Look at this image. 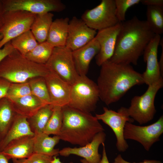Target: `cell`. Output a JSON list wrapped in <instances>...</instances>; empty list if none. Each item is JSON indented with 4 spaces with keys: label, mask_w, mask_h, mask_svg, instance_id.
Instances as JSON below:
<instances>
[{
    "label": "cell",
    "mask_w": 163,
    "mask_h": 163,
    "mask_svg": "<svg viewBox=\"0 0 163 163\" xmlns=\"http://www.w3.org/2000/svg\"><path fill=\"white\" fill-rule=\"evenodd\" d=\"M34 136L22 137L10 143L1 152L9 160L28 158L34 153Z\"/></svg>",
    "instance_id": "d6986e66"
},
{
    "label": "cell",
    "mask_w": 163,
    "mask_h": 163,
    "mask_svg": "<svg viewBox=\"0 0 163 163\" xmlns=\"http://www.w3.org/2000/svg\"><path fill=\"white\" fill-rule=\"evenodd\" d=\"M101 67L97 84L100 99L107 106L118 101L132 87L144 83L142 74L130 64L108 60Z\"/></svg>",
    "instance_id": "7a4b0ae2"
},
{
    "label": "cell",
    "mask_w": 163,
    "mask_h": 163,
    "mask_svg": "<svg viewBox=\"0 0 163 163\" xmlns=\"http://www.w3.org/2000/svg\"><path fill=\"white\" fill-rule=\"evenodd\" d=\"M97 33L96 30L89 27L81 18L74 16L69 22L66 46L74 51L89 43Z\"/></svg>",
    "instance_id": "4fadbf2b"
},
{
    "label": "cell",
    "mask_w": 163,
    "mask_h": 163,
    "mask_svg": "<svg viewBox=\"0 0 163 163\" xmlns=\"http://www.w3.org/2000/svg\"><path fill=\"white\" fill-rule=\"evenodd\" d=\"M163 86V79L161 77L158 81L148 85L143 94L134 97L131 100L130 106L127 108L130 117L140 125L152 120L156 111L154 104L155 97Z\"/></svg>",
    "instance_id": "8992f818"
},
{
    "label": "cell",
    "mask_w": 163,
    "mask_h": 163,
    "mask_svg": "<svg viewBox=\"0 0 163 163\" xmlns=\"http://www.w3.org/2000/svg\"><path fill=\"white\" fill-rule=\"evenodd\" d=\"M106 135L104 131L96 134L91 141L79 148L65 147L59 150V155L65 157L75 155L84 158L89 163H99L101 156L98 152L99 146L104 143Z\"/></svg>",
    "instance_id": "e0dca14e"
},
{
    "label": "cell",
    "mask_w": 163,
    "mask_h": 163,
    "mask_svg": "<svg viewBox=\"0 0 163 163\" xmlns=\"http://www.w3.org/2000/svg\"><path fill=\"white\" fill-rule=\"evenodd\" d=\"M46 64L50 69L71 85L79 77L75 67L72 51L66 46L54 47Z\"/></svg>",
    "instance_id": "9c48e42d"
},
{
    "label": "cell",
    "mask_w": 163,
    "mask_h": 163,
    "mask_svg": "<svg viewBox=\"0 0 163 163\" xmlns=\"http://www.w3.org/2000/svg\"><path fill=\"white\" fill-rule=\"evenodd\" d=\"M32 94L45 104H50L49 92L44 77H37L28 81Z\"/></svg>",
    "instance_id": "f546056e"
},
{
    "label": "cell",
    "mask_w": 163,
    "mask_h": 163,
    "mask_svg": "<svg viewBox=\"0 0 163 163\" xmlns=\"http://www.w3.org/2000/svg\"><path fill=\"white\" fill-rule=\"evenodd\" d=\"M113 163H162L159 161L154 160L145 159L143 162L139 163L130 162L123 159L120 154L118 155L115 158Z\"/></svg>",
    "instance_id": "8d00e7d4"
},
{
    "label": "cell",
    "mask_w": 163,
    "mask_h": 163,
    "mask_svg": "<svg viewBox=\"0 0 163 163\" xmlns=\"http://www.w3.org/2000/svg\"><path fill=\"white\" fill-rule=\"evenodd\" d=\"M81 19L89 27L98 31L120 23L116 14L115 0H102L95 7L85 11Z\"/></svg>",
    "instance_id": "ba28073f"
},
{
    "label": "cell",
    "mask_w": 163,
    "mask_h": 163,
    "mask_svg": "<svg viewBox=\"0 0 163 163\" xmlns=\"http://www.w3.org/2000/svg\"><path fill=\"white\" fill-rule=\"evenodd\" d=\"M10 83L6 79L0 78V99L6 97Z\"/></svg>",
    "instance_id": "d590c367"
},
{
    "label": "cell",
    "mask_w": 163,
    "mask_h": 163,
    "mask_svg": "<svg viewBox=\"0 0 163 163\" xmlns=\"http://www.w3.org/2000/svg\"><path fill=\"white\" fill-rule=\"evenodd\" d=\"M31 94L28 81L21 83H11L6 97L9 99L17 98Z\"/></svg>",
    "instance_id": "1f68e13d"
},
{
    "label": "cell",
    "mask_w": 163,
    "mask_h": 163,
    "mask_svg": "<svg viewBox=\"0 0 163 163\" xmlns=\"http://www.w3.org/2000/svg\"><path fill=\"white\" fill-rule=\"evenodd\" d=\"M36 14L22 10L5 11L0 28V49L12 39L30 30Z\"/></svg>",
    "instance_id": "52a82bcc"
},
{
    "label": "cell",
    "mask_w": 163,
    "mask_h": 163,
    "mask_svg": "<svg viewBox=\"0 0 163 163\" xmlns=\"http://www.w3.org/2000/svg\"><path fill=\"white\" fill-rule=\"evenodd\" d=\"M53 106L46 104L35 114L27 119L31 131L34 135L43 133L44 129L53 112Z\"/></svg>",
    "instance_id": "484cf974"
},
{
    "label": "cell",
    "mask_w": 163,
    "mask_h": 163,
    "mask_svg": "<svg viewBox=\"0 0 163 163\" xmlns=\"http://www.w3.org/2000/svg\"><path fill=\"white\" fill-rule=\"evenodd\" d=\"M16 114L10 99L5 97L0 99V141L7 133Z\"/></svg>",
    "instance_id": "d4e9b609"
},
{
    "label": "cell",
    "mask_w": 163,
    "mask_h": 163,
    "mask_svg": "<svg viewBox=\"0 0 163 163\" xmlns=\"http://www.w3.org/2000/svg\"><path fill=\"white\" fill-rule=\"evenodd\" d=\"M99 99L97 83L86 75L79 76L72 85L70 99L68 105L90 113L96 109Z\"/></svg>",
    "instance_id": "5b68a950"
},
{
    "label": "cell",
    "mask_w": 163,
    "mask_h": 163,
    "mask_svg": "<svg viewBox=\"0 0 163 163\" xmlns=\"http://www.w3.org/2000/svg\"><path fill=\"white\" fill-rule=\"evenodd\" d=\"M62 123L58 136L60 140L83 146L90 142L95 135L104 131L95 116L67 105L62 107Z\"/></svg>",
    "instance_id": "3957f363"
},
{
    "label": "cell",
    "mask_w": 163,
    "mask_h": 163,
    "mask_svg": "<svg viewBox=\"0 0 163 163\" xmlns=\"http://www.w3.org/2000/svg\"><path fill=\"white\" fill-rule=\"evenodd\" d=\"M146 20L149 26L156 35L163 33V7L147 6Z\"/></svg>",
    "instance_id": "f1b7e54d"
},
{
    "label": "cell",
    "mask_w": 163,
    "mask_h": 163,
    "mask_svg": "<svg viewBox=\"0 0 163 163\" xmlns=\"http://www.w3.org/2000/svg\"><path fill=\"white\" fill-rule=\"evenodd\" d=\"M3 37L2 35L0 34V40H1Z\"/></svg>",
    "instance_id": "f6af8a7d"
},
{
    "label": "cell",
    "mask_w": 163,
    "mask_h": 163,
    "mask_svg": "<svg viewBox=\"0 0 163 163\" xmlns=\"http://www.w3.org/2000/svg\"><path fill=\"white\" fill-rule=\"evenodd\" d=\"M100 50L99 44L94 38L86 45L72 51L75 67L79 75H86L91 61L98 54Z\"/></svg>",
    "instance_id": "ac0fdd59"
},
{
    "label": "cell",
    "mask_w": 163,
    "mask_h": 163,
    "mask_svg": "<svg viewBox=\"0 0 163 163\" xmlns=\"http://www.w3.org/2000/svg\"><path fill=\"white\" fill-rule=\"evenodd\" d=\"M5 12V10L3 3L0 0V28L1 26L3 14Z\"/></svg>",
    "instance_id": "60d3db41"
},
{
    "label": "cell",
    "mask_w": 163,
    "mask_h": 163,
    "mask_svg": "<svg viewBox=\"0 0 163 163\" xmlns=\"http://www.w3.org/2000/svg\"><path fill=\"white\" fill-rule=\"evenodd\" d=\"M146 21L134 16L121 22L113 54L109 61L117 63L137 65L139 57L155 35Z\"/></svg>",
    "instance_id": "6da1fadb"
},
{
    "label": "cell",
    "mask_w": 163,
    "mask_h": 163,
    "mask_svg": "<svg viewBox=\"0 0 163 163\" xmlns=\"http://www.w3.org/2000/svg\"><path fill=\"white\" fill-rule=\"evenodd\" d=\"M10 42L14 48L24 56L38 44L30 30L13 39Z\"/></svg>",
    "instance_id": "83f0119b"
},
{
    "label": "cell",
    "mask_w": 163,
    "mask_h": 163,
    "mask_svg": "<svg viewBox=\"0 0 163 163\" xmlns=\"http://www.w3.org/2000/svg\"><path fill=\"white\" fill-rule=\"evenodd\" d=\"M13 163H30L29 159H12Z\"/></svg>",
    "instance_id": "7bdbcfd3"
},
{
    "label": "cell",
    "mask_w": 163,
    "mask_h": 163,
    "mask_svg": "<svg viewBox=\"0 0 163 163\" xmlns=\"http://www.w3.org/2000/svg\"><path fill=\"white\" fill-rule=\"evenodd\" d=\"M53 17L51 12L36 15L30 30L38 43L46 41Z\"/></svg>",
    "instance_id": "cb8c5ba5"
},
{
    "label": "cell",
    "mask_w": 163,
    "mask_h": 163,
    "mask_svg": "<svg viewBox=\"0 0 163 163\" xmlns=\"http://www.w3.org/2000/svg\"><path fill=\"white\" fill-rule=\"evenodd\" d=\"M102 144L103 147L102 155L99 163H110L107 155L104 144L103 143Z\"/></svg>",
    "instance_id": "ab89813d"
},
{
    "label": "cell",
    "mask_w": 163,
    "mask_h": 163,
    "mask_svg": "<svg viewBox=\"0 0 163 163\" xmlns=\"http://www.w3.org/2000/svg\"><path fill=\"white\" fill-rule=\"evenodd\" d=\"M57 156H53L52 161V163H62L60 161V159L56 157ZM81 162L82 163H89L85 159H83L80 160Z\"/></svg>",
    "instance_id": "b9f144b4"
},
{
    "label": "cell",
    "mask_w": 163,
    "mask_h": 163,
    "mask_svg": "<svg viewBox=\"0 0 163 163\" xmlns=\"http://www.w3.org/2000/svg\"><path fill=\"white\" fill-rule=\"evenodd\" d=\"M103 110V113L96 114L95 116L98 120L102 121L112 130L116 138V146L117 150L120 152H125L128 149L129 145L124 138V128L126 122L132 123L134 120L129 116L127 108L122 107L117 112L106 107H104Z\"/></svg>",
    "instance_id": "8fae6325"
},
{
    "label": "cell",
    "mask_w": 163,
    "mask_h": 163,
    "mask_svg": "<svg viewBox=\"0 0 163 163\" xmlns=\"http://www.w3.org/2000/svg\"><path fill=\"white\" fill-rule=\"evenodd\" d=\"M121 27L120 22L114 26L98 30L97 33L94 38L100 46L99 51L95 56L98 66H101L112 56Z\"/></svg>",
    "instance_id": "9a60e30c"
},
{
    "label": "cell",
    "mask_w": 163,
    "mask_h": 163,
    "mask_svg": "<svg viewBox=\"0 0 163 163\" xmlns=\"http://www.w3.org/2000/svg\"><path fill=\"white\" fill-rule=\"evenodd\" d=\"M34 135L30 129L27 118L17 114L7 133L0 141V152L15 140L25 136Z\"/></svg>",
    "instance_id": "ffe728a7"
},
{
    "label": "cell",
    "mask_w": 163,
    "mask_h": 163,
    "mask_svg": "<svg viewBox=\"0 0 163 163\" xmlns=\"http://www.w3.org/2000/svg\"><path fill=\"white\" fill-rule=\"evenodd\" d=\"M116 14L120 22L125 21L126 12L130 7L138 4L140 0H115Z\"/></svg>",
    "instance_id": "d6a6232c"
},
{
    "label": "cell",
    "mask_w": 163,
    "mask_h": 163,
    "mask_svg": "<svg viewBox=\"0 0 163 163\" xmlns=\"http://www.w3.org/2000/svg\"><path fill=\"white\" fill-rule=\"evenodd\" d=\"M162 48V51L159 61L158 62L161 74L162 77L163 74V40L161 39L160 44Z\"/></svg>",
    "instance_id": "f35d334b"
},
{
    "label": "cell",
    "mask_w": 163,
    "mask_h": 163,
    "mask_svg": "<svg viewBox=\"0 0 163 163\" xmlns=\"http://www.w3.org/2000/svg\"><path fill=\"white\" fill-rule=\"evenodd\" d=\"M163 133V116L156 122L146 126H137L126 122L124 128L123 136L125 140L136 141L140 143L147 151L153 145L160 140Z\"/></svg>",
    "instance_id": "30bf717a"
},
{
    "label": "cell",
    "mask_w": 163,
    "mask_h": 163,
    "mask_svg": "<svg viewBox=\"0 0 163 163\" xmlns=\"http://www.w3.org/2000/svg\"><path fill=\"white\" fill-rule=\"evenodd\" d=\"M60 139L57 136L50 137L44 133L34 135V153L40 154L51 157L57 156L59 150L54 148Z\"/></svg>",
    "instance_id": "603a6c76"
},
{
    "label": "cell",
    "mask_w": 163,
    "mask_h": 163,
    "mask_svg": "<svg viewBox=\"0 0 163 163\" xmlns=\"http://www.w3.org/2000/svg\"><path fill=\"white\" fill-rule=\"evenodd\" d=\"M140 2L147 6H156L163 7V0H140Z\"/></svg>",
    "instance_id": "74e56055"
},
{
    "label": "cell",
    "mask_w": 163,
    "mask_h": 163,
    "mask_svg": "<svg viewBox=\"0 0 163 163\" xmlns=\"http://www.w3.org/2000/svg\"><path fill=\"white\" fill-rule=\"evenodd\" d=\"M5 11L22 10L36 14L64 10L66 5L60 0H1Z\"/></svg>",
    "instance_id": "7c38bea8"
},
{
    "label": "cell",
    "mask_w": 163,
    "mask_h": 163,
    "mask_svg": "<svg viewBox=\"0 0 163 163\" xmlns=\"http://www.w3.org/2000/svg\"><path fill=\"white\" fill-rule=\"evenodd\" d=\"M14 49L10 41L7 43L2 48L0 49V62Z\"/></svg>",
    "instance_id": "e575fe53"
},
{
    "label": "cell",
    "mask_w": 163,
    "mask_h": 163,
    "mask_svg": "<svg viewBox=\"0 0 163 163\" xmlns=\"http://www.w3.org/2000/svg\"><path fill=\"white\" fill-rule=\"evenodd\" d=\"M53 157L33 153L28 158L30 163H52Z\"/></svg>",
    "instance_id": "836d02e7"
},
{
    "label": "cell",
    "mask_w": 163,
    "mask_h": 163,
    "mask_svg": "<svg viewBox=\"0 0 163 163\" xmlns=\"http://www.w3.org/2000/svg\"><path fill=\"white\" fill-rule=\"evenodd\" d=\"M8 160L6 156L0 152V163H8Z\"/></svg>",
    "instance_id": "ee69618b"
},
{
    "label": "cell",
    "mask_w": 163,
    "mask_h": 163,
    "mask_svg": "<svg viewBox=\"0 0 163 163\" xmlns=\"http://www.w3.org/2000/svg\"><path fill=\"white\" fill-rule=\"evenodd\" d=\"M49 69L27 59L15 49L0 62V78L11 83L24 82L37 77H44Z\"/></svg>",
    "instance_id": "277c9868"
},
{
    "label": "cell",
    "mask_w": 163,
    "mask_h": 163,
    "mask_svg": "<svg viewBox=\"0 0 163 163\" xmlns=\"http://www.w3.org/2000/svg\"><path fill=\"white\" fill-rule=\"evenodd\" d=\"M69 21L68 17L58 18L53 21L46 41L54 47L66 46Z\"/></svg>",
    "instance_id": "7402d4cb"
},
{
    "label": "cell",
    "mask_w": 163,
    "mask_h": 163,
    "mask_svg": "<svg viewBox=\"0 0 163 163\" xmlns=\"http://www.w3.org/2000/svg\"><path fill=\"white\" fill-rule=\"evenodd\" d=\"M161 36L155 35L149 43L143 53V60L146 63L145 71L142 74L144 83L150 85L162 77L158 60V50Z\"/></svg>",
    "instance_id": "2e32d148"
},
{
    "label": "cell",
    "mask_w": 163,
    "mask_h": 163,
    "mask_svg": "<svg viewBox=\"0 0 163 163\" xmlns=\"http://www.w3.org/2000/svg\"><path fill=\"white\" fill-rule=\"evenodd\" d=\"M54 47L46 41L38 43L37 45L24 57L40 64H46L50 57Z\"/></svg>",
    "instance_id": "4316f807"
},
{
    "label": "cell",
    "mask_w": 163,
    "mask_h": 163,
    "mask_svg": "<svg viewBox=\"0 0 163 163\" xmlns=\"http://www.w3.org/2000/svg\"><path fill=\"white\" fill-rule=\"evenodd\" d=\"M44 78L49 92L50 104L61 107L68 105L72 85L50 69Z\"/></svg>",
    "instance_id": "5bb4252c"
},
{
    "label": "cell",
    "mask_w": 163,
    "mask_h": 163,
    "mask_svg": "<svg viewBox=\"0 0 163 163\" xmlns=\"http://www.w3.org/2000/svg\"><path fill=\"white\" fill-rule=\"evenodd\" d=\"M10 99L16 113L27 119L32 116L41 107L46 105L32 94L21 97Z\"/></svg>",
    "instance_id": "44dd1931"
},
{
    "label": "cell",
    "mask_w": 163,
    "mask_h": 163,
    "mask_svg": "<svg viewBox=\"0 0 163 163\" xmlns=\"http://www.w3.org/2000/svg\"><path fill=\"white\" fill-rule=\"evenodd\" d=\"M62 107L53 106L52 114L44 129L43 133L50 135L58 136L61 129L62 123Z\"/></svg>",
    "instance_id": "4dcf8cb0"
}]
</instances>
